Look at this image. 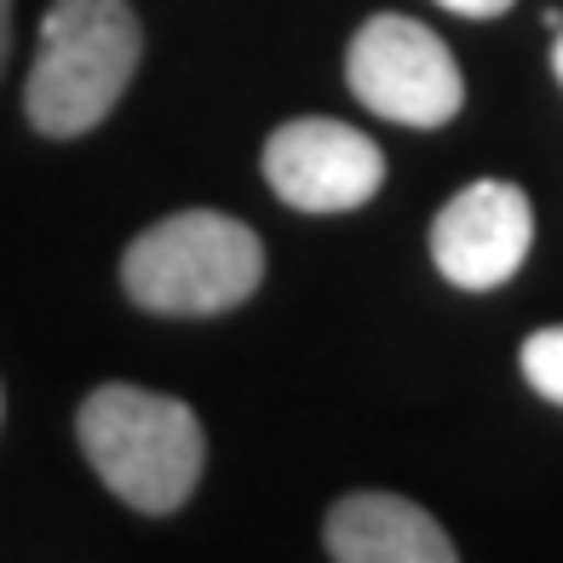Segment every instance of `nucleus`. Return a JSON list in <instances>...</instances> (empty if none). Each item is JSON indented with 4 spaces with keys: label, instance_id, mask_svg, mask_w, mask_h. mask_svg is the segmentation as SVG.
Here are the masks:
<instances>
[{
    "label": "nucleus",
    "instance_id": "obj_1",
    "mask_svg": "<svg viewBox=\"0 0 563 563\" xmlns=\"http://www.w3.org/2000/svg\"><path fill=\"white\" fill-rule=\"evenodd\" d=\"M75 438H81L87 466L104 477V489L150 518L185 506L208 466V438H201L190 402L126 386V379L87 391L81 415H75Z\"/></svg>",
    "mask_w": 563,
    "mask_h": 563
},
{
    "label": "nucleus",
    "instance_id": "obj_2",
    "mask_svg": "<svg viewBox=\"0 0 563 563\" xmlns=\"http://www.w3.org/2000/svg\"><path fill=\"white\" fill-rule=\"evenodd\" d=\"M144 30L126 0H53L41 18L23 110L46 139H81L104 121L139 75Z\"/></svg>",
    "mask_w": 563,
    "mask_h": 563
},
{
    "label": "nucleus",
    "instance_id": "obj_3",
    "mask_svg": "<svg viewBox=\"0 0 563 563\" xmlns=\"http://www.w3.org/2000/svg\"><path fill=\"white\" fill-rule=\"evenodd\" d=\"M265 282V242L213 208L167 213L121 253V288L156 317H224Z\"/></svg>",
    "mask_w": 563,
    "mask_h": 563
},
{
    "label": "nucleus",
    "instance_id": "obj_4",
    "mask_svg": "<svg viewBox=\"0 0 563 563\" xmlns=\"http://www.w3.org/2000/svg\"><path fill=\"white\" fill-rule=\"evenodd\" d=\"M345 81L356 104L397 126H449L466 104V81H460L454 53L426 23L402 12H379L351 35Z\"/></svg>",
    "mask_w": 563,
    "mask_h": 563
},
{
    "label": "nucleus",
    "instance_id": "obj_5",
    "mask_svg": "<svg viewBox=\"0 0 563 563\" xmlns=\"http://www.w3.org/2000/svg\"><path fill=\"white\" fill-rule=\"evenodd\" d=\"M265 185L294 213H356L386 185V156L368 133L328 115L282 121L265 139Z\"/></svg>",
    "mask_w": 563,
    "mask_h": 563
},
{
    "label": "nucleus",
    "instance_id": "obj_6",
    "mask_svg": "<svg viewBox=\"0 0 563 563\" xmlns=\"http://www.w3.org/2000/svg\"><path fill=\"white\" fill-rule=\"evenodd\" d=\"M534 247V208L511 178H477L431 219V265L454 288L489 294L523 271Z\"/></svg>",
    "mask_w": 563,
    "mask_h": 563
},
{
    "label": "nucleus",
    "instance_id": "obj_7",
    "mask_svg": "<svg viewBox=\"0 0 563 563\" xmlns=\"http://www.w3.org/2000/svg\"><path fill=\"white\" fill-rule=\"evenodd\" d=\"M322 547L340 563H454L449 529L426 506L386 489H356L328 506Z\"/></svg>",
    "mask_w": 563,
    "mask_h": 563
},
{
    "label": "nucleus",
    "instance_id": "obj_8",
    "mask_svg": "<svg viewBox=\"0 0 563 563\" xmlns=\"http://www.w3.org/2000/svg\"><path fill=\"white\" fill-rule=\"evenodd\" d=\"M518 363H523L529 386L541 391L547 402L563 408V322L558 328H534V334L523 340V351H518Z\"/></svg>",
    "mask_w": 563,
    "mask_h": 563
},
{
    "label": "nucleus",
    "instance_id": "obj_9",
    "mask_svg": "<svg viewBox=\"0 0 563 563\" xmlns=\"http://www.w3.org/2000/svg\"><path fill=\"white\" fill-rule=\"evenodd\" d=\"M438 7H449L460 18H500V12H511V0H438Z\"/></svg>",
    "mask_w": 563,
    "mask_h": 563
},
{
    "label": "nucleus",
    "instance_id": "obj_10",
    "mask_svg": "<svg viewBox=\"0 0 563 563\" xmlns=\"http://www.w3.org/2000/svg\"><path fill=\"white\" fill-rule=\"evenodd\" d=\"M7 46H12V0H0V69H7Z\"/></svg>",
    "mask_w": 563,
    "mask_h": 563
},
{
    "label": "nucleus",
    "instance_id": "obj_11",
    "mask_svg": "<svg viewBox=\"0 0 563 563\" xmlns=\"http://www.w3.org/2000/svg\"><path fill=\"white\" fill-rule=\"evenodd\" d=\"M552 69H558V81H563V30H558V46H552Z\"/></svg>",
    "mask_w": 563,
    "mask_h": 563
},
{
    "label": "nucleus",
    "instance_id": "obj_12",
    "mask_svg": "<svg viewBox=\"0 0 563 563\" xmlns=\"http://www.w3.org/2000/svg\"><path fill=\"white\" fill-rule=\"evenodd\" d=\"M0 415H7V397H0Z\"/></svg>",
    "mask_w": 563,
    "mask_h": 563
}]
</instances>
